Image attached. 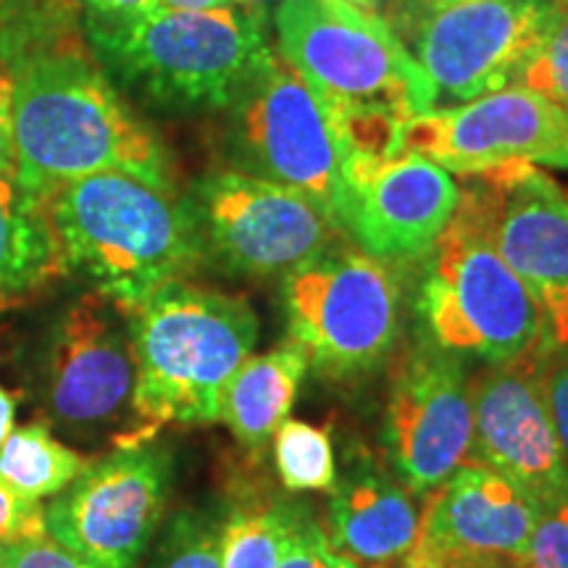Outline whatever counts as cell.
<instances>
[{
    "mask_svg": "<svg viewBox=\"0 0 568 568\" xmlns=\"http://www.w3.org/2000/svg\"><path fill=\"white\" fill-rule=\"evenodd\" d=\"M9 69L21 182L48 193L90 174L126 172L176 190L172 153L88 51L74 9L53 19Z\"/></svg>",
    "mask_w": 568,
    "mask_h": 568,
    "instance_id": "obj_1",
    "label": "cell"
},
{
    "mask_svg": "<svg viewBox=\"0 0 568 568\" xmlns=\"http://www.w3.org/2000/svg\"><path fill=\"white\" fill-rule=\"evenodd\" d=\"M272 21L280 59L314 90L347 153H400L403 126L432 111V88L385 17L345 0H282Z\"/></svg>",
    "mask_w": 568,
    "mask_h": 568,
    "instance_id": "obj_2",
    "label": "cell"
},
{
    "mask_svg": "<svg viewBox=\"0 0 568 568\" xmlns=\"http://www.w3.org/2000/svg\"><path fill=\"white\" fill-rule=\"evenodd\" d=\"M45 195L69 272H80L124 316L203 264L193 213L176 190L101 172Z\"/></svg>",
    "mask_w": 568,
    "mask_h": 568,
    "instance_id": "obj_3",
    "label": "cell"
},
{
    "mask_svg": "<svg viewBox=\"0 0 568 568\" xmlns=\"http://www.w3.org/2000/svg\"><path fill=\"white\" fill-rule=\"evenodd\" d=\"M132 408L138 445L163 426H209L222 418L226 385L253 355L258 316L240 295L187 280L163 284L130 316Z\"/></svg>",
    "mask_w": 568,
    "mask_h": 568,
    "instance_id": "obj_4",
    "label": "cell"
},
{
    "mask_svg": "<svg viewBox=\"0 0 568 568\" xmlns=\"http://www.w3.org/2000/svg\"><path fill=\"white\" fill-rule=\"evenodd\" d=\"M113 77L155 109L230 111L274 63L266 27L237 6L216 11L153 9L122 24H88Z\"/></svg>",
    "mask_w": 568,
    "mask_h": 568,
    "instance_id": "obj_5",
    "label": "cell"
},
{
    "mask_svg": "<svg viewBox=\"0 0 568 568\" xmlns=\"http://www.w3.org/2000/svg\"><path fill=\"white\" fill-rule=\"evenodd\" d=\"M414 305L424 339L458 358L495 366L542 351L535 301L464 209L418 261Z\"/></svg>",
    "mask_w": 568,
    "mask_h": 568,
    "instance_id": "obj_6",
    "label": "cell"
},
{
    "mask_svg": "<svg viewBox=\"0 0 568 568\" xmlns=\"http://www.w3.org/2000/svg\"><path fill=\"white\" fill-rule=\"evenodd\" d=\"M287 332L308 368L347 382L372 374L400 339V284L395 268L335 243L282 280Z\"/></svg>",
    "mask_w": 568,
    "mask_h": 568,
    "instance_id": "obj_7",
    "label": "cell"
},
{
    "mask_svg": "<svg viewBox=\"0 0 568 568\" xmlns=\"http://www.w3.org/2000/svg\"><path fill=\"white\" fill-rule=\"evenodd\" d=\"M458 209L477 222L542 318V353L568 358V187L535 163L458 176Z\"/></svg>",
    "mask_w": 568,
    "mask_h": 568,
    "instance_id": "obj_8",
    "label": "cell"
},
{
    "mask_svg": "<svg viewBox=\"0 0 568 568\" xmlns=\"http://www.w3.org/2000/svg\"><path fill=\"white\" fill-rule=\"evenodd\" d=\"M184 201L201 237L203 264L240 280H284L339 243V230L314 201L234 169L197 180Z\"/></svg>",
    "mask_w": 568,
    "mask_h": 568,
    "instance_id": "obj_9",
    "label": "cell"
},
{
    "mask_svg": "<svg viewBox=\"0 0 568 568\" xmlns=\"http://www.w3.org/2000/svg\"><path fill=\"white\" fill-rule=\"evenodd\" d=\"M226 113V153L234 172L295 190L337 226L347 145L303 77L276 55Z\"/></svg>",
    "mask_w": 568,
    "mask_h": 568,
    "instance_id": "obj_10",
    "label": "cell"
},
{
    "mask_svg": "<svg viewBox=\"0 0 568 568\" xmlns=\"http://www.w3.org/2000/svg\"><path fill=\"white\" fill-rule=\"evenodd\" d=\"M552 13L556 0H466L416 21L400 40L429 80L432 111L521 82Z\"/></svg>",
    "mask_w": 568,
    "mask_h": 568,
    "instance_id": "obj_11",
    "label": "cell"
},
{
    "mask_svg": "<svg viewBox=\"0 0 568 568\" xmlns=\"http://www.w3.org/2000/svg\"><path fill=\"white\" fill-rule=\"evenodd\" d=\"M169 481L172 458L153 439L116 447L48 503V535L95 568H134L163 518Z\"/></svg>",
    "mask_w": 568,
    "mask_h": 568,
    "instance_id": "obj_12",
    "label": "cell"
},
{
    "mask_svg": "<svg viewBox=\"0 0 568 568\" xmlns=\"http://www.w3.org/2000/svg\"><path fill=\"white\" fill-rule=\"evenodd\" d=\"M134 379L130 316L95 290L77 297L55 324L48 347L45 408L51 424L77 435L124 424L116 447L138 445Z\"/></svg>",
    "mask_w": 568,
    "mask_h": 568,
    "instance_id": "obj_13",
    "label": "cell"
},
{
    "mask_svg": "<svg viewBox=\"0 0 568 568\" xmlns=\"http://www.w3.org/2000/svg\"><path fill=\"white\" fill-rule=\"evenodd\" d=\"M458 182L424 155L347 153L337 226L389 268L414 266L458 209Z\"/></svg>",
    "mask_w": 568,
    "mask_h": 568,
    "instance_id": "obj_14",
    "label": "cell"
},
{
    "mask_svg": "<svg viewBox=\"0 0 568 568\" xmlns=\"http://www.w3.org/2000/svg\"><path fill=\"white\" fill-rule=\"evenodd\" d=\"M471 382L458 355L422 339L397 361L385 410V447L395 477L414 495L443 487L471 456Z\"/></svg>",
    "mask_w": 568,
    "mask_h": 568,
    "instance_id": "obj_15",
    "label": "cell"
},
{
    "mask_svg": "<svg viewBox=\"0 0 568 568\" xmlns=\"http://www.w3.org/2000/svg\"><path fill=\"white\" fill-rule=\"evenodd\" d=\"M397 145L453 176L516 161L568 172V111L524 84H510L410 119Z\"/></svg>",
    "mask_w": 568,
    "mask_h": 568,
    "instance_id": "obj_16",
    "label": "cell"
},
{
    "mask_svg": "<svg viewBox=\"0 0 568 568\" xmlns=\"http://www.w3.org/2000/svg\"><path fill=\"white\" fill-rule=\"evenodd\" d=\"M550 361L542 351H531L489 366L471 382V460L506 477L539 510L568 495V466L545 397Z\"/></svg>",
    "mask_w": 568,
    "mask_h": 568,
    "instance_id": "obj_17",
    "label": "cell"
},
{
    "mask_svg": "<svg viewBox=\"0 0 568 568\" xmlns=\"http://www.w3.org/2000/svg\"><path fill=\"white\" fill-rule=\"evenodd\" d=\"M539 506L479 460H466L450 479L426 495L422 527L406 558L426 568L485 560L527 566Z\"/></svg>",
    "mask_w": 568,
    "mask_h": 568,
    "instance_id": "obj_18",
    "label": "cell"
},
{
    "mask_svg": "<svg viewBox=\"0 0 568 568\" xmlns=\"http://www.w3.org/2000/svg\"><path fill=\"white\" fill-rule=\"evenodd\" d=\"M414 493L368 456L335 481L326 508V537L335 548L366 568L400 564L414 548L422 508Z\"/></svg>",
    "mask_w": 568,
    "mask_h": 568,
    "instance_id": "obj_19",
    "label": "cell"
},
{
    "mask_svg": "<svg viewBox=\"0 0 568 568\" xmlns=\"http://www.w3.org/2000/svg\"><path fill=\"white\" fill-rule=\"evenodd\" d=\"M67 274L48 195L0 172V303H21Z\"/></svg>",
    "mask_w": 568,
    "mask_h": 568,
    "instance_id": "obj_20",
    "label": "cell"
},
{
    "mask_svg": "<svg viewBox=\"0 0 568 568\" xmlns=\"http://www.w3.org/2000/svg\"><path fill=\"white\" fill-rule=\"evenodd\" d=\"M305 372L308 358L293 339L251 355L226 385L219 422L232 432L240 447L261 456L272 445L274 432L290 418Z\"/></svg>",
    "mask_w": 568,
    "mask_h": 568,
    "instance_id": "obj_21",
    "label": "cell"
},
{
    "mask_svg": "<svg viewBox=\"0 0 568 568\" xmlns=\"http://www.w3.org/2000/svg\"><path fill=\"white\" fill-rule=\"evenodd\" d=\"M311 524V508L290 497L234 508L219 524L222 568H274Z\"/></svg>",
    "mask_w": 568,
    "mask_h": 568,
    "instance_id": "obj_22",
    "label": "cell"
},
{
    "mask_svg": "<svg viewBox=\"0 0 568 568\" xmlns=\"http://www.w3.org/2000/svg\"><path fill=\"white\" fill-rule=\"evenodd\" d=\"M88 466L90 458L53 437L51 424L19 426L0 445V481L32 503L63 493Z\"/></svg>",
    "mask_w": 568,
    "mask_h": 568,
    "instance_id": "obj_23",
    "label": "cell"
},
{
    "mask_svg": "<svg viewBox=\"0 0 568 568\" xmlns=\"http://www.w3.org/2000/svg\"><path fill=\"white\" fill-rule=\"evenodd\" d=\"M274 468L287 493H332L337 481L335 445L329 429L287 418L272 437Z\"/></svg>",
    "mask_w": 568,
    "mask_h": 568,
    "instance_id": "obj_24",
    "label": "cell"
},
{
    "mask_svg": "<svg viewBox=\"0 0 568 568\" xmlns=\"http://www.w3.org/2000/svg\"><path fill=\"white\" fill-rule=\"evenodd\" d=\"M148 568H222L219 524L197 510L176 514Z\"/></svg>",
    "mask_w": 568,
    "mask_h": 568,
    "instance_id": "obj_25",
    "label": "cell"
},
{
    "mask_svg": "<svg viewBox=\"0 0 568 568\" xmlns=\"http://www.w3.org/2000/svg\"><path fill=\"white\" fill-rule=\"evenodd\" d=\"M524 88L539 92L560 109L568 111V11L558 9L552 13L548 30L539 40L535 55L524 69Z\"/></svg>",
    "mask_w": 568,
    "mask_h": 568,
    "instance_id": "obj_26",
    "label": "cell"
},
{
    "mask_svg": "<svg viewBox=\"0 0 568 568\" xmlns=\"http://www.w3.org/2000/svg\"><path fill=\"white\" fill-rule=\"evenodd\" d=\"M71 9V0H0V63H9Z\"/></svg>",
    "mask_w": 568,
    "mask_h": 568,
    "instance_id": "obj_27",
    "label": "cell"
},
{
    "mask_svg": "<svg viewBox=\"0 0 568 568\" xmlns=\"http://www.w3.org/2000/svg\"><path fill=\"white\" fill-rule=\"evenodd\" d=\"M529 568H568V495L539 510L529 542Z\"/></svg>",
    "mask_w": 568,
    "mask_h": 568,
    "instance_id": "obj_28",
    "label": "cell"
},
{
    "mask_svg": "<svg viewBox=\"0 0 568 568\" xmlns=\"http://www.w3.org/2000/svg\"><path fill=\"white\" fill-rule=\"evenodd\" d=\"M0 548H3L6 568H95L77 552L63 548L61 542H55L48 531L38 537L13 539Z\"/></svg>",
    "mask_w": 568,
    "mask_h": 568,
    "instance_id": "obj_29",
    "label": "cell"
},
{
    "mask_svg": "<svg viewBox=\"0 0 568 568\" xmlns=\"http://www.w3.org/2000/svg\"><path fill=\"white\" fill-rule=\"evenodd\" d=\"M45 508L27 500L0 481V545L21 537L45 535Z\"/></svg>",
    "mask_w": 568,
    "mask_h": 568,
    "instance_id": "obj_30",
    "label": "cell"
},
{
    "mask_svg": "<svg viewBox=\"0 0 568 568\" xmlns=\"http://www.w3.org/2000/svg\"><path fill=\"white\" fill-rule=\"evenodd\" d=\"M274 568H361L329 542L322 524H311Z\"/></svg>",
    "mask_w": 568,
    "mask_h": 568,
    "instance_id": "obj_31",
    "label": "cell"
},
{
    "mask_svg": "<svg viewBox=\"0 0 568 568\" xmlns=\"http://www.w3.org/2000/svg\"><path fill=\"white\" fill-rule=\"evenodd\" d=\"M545 397L568 466V358L550 361L545 368Z\"/></svg>",
    "mask_w": 568,
    "mask_h": 568,
    "instance_id": "obj_32",
    "label": "cell"
},
{
    "mask_svg": "<svg viewBox=\"0 0 568 568\" xmlns=\"http://www.w3.org/2000/svg\"><path fill=\"white\" fill-rule=\"evenodd\" d=\"M456 3H466V0H385L382 6V17L393 30L397 32V38H403L416 21H422L429 13L443 11L447 6Z\"/></svg>",
    "mask_w": 568,
    "mask_h": 568,
    "instance_id": "obj_33",
    "label": "cell"
},
{
    "mask_svg": "<svg viewBox=\"0 0 568 568\" xmlns=\"http://www.w3.org/2000/svg\"><path fill=\"white\" fill-rule=\"evenodd\" d=\"M0 172L17 174L13 153V80L11 69L0 63Z\"/></svg>",
    "mask_w": 568,
    "mask_h": 568,
    "instance_id": "obj_34",
    "label": "cell"
},
{
    "mask_svg": "<svg viewBox=\"0 0 568 568\" xmlns=\"http://www.w3.org/2000/svg\"><path fill=\"white\" fill-rule=\"evenodd\" d=\"M88 24H122L155 9V0H82Z\"/></svg>",
    "mask_w": 568,
    "mask_h": 568,
    "instance_id": "obj_35",
    "label": "cell"
},
{
    "mask_svg": "<svg viewBox=\"0 0 568 568\" xmlns=\"http://www.w3.org/2000/svg\"><path fill=\"white\" fill-rule=\"evenodd\" d=\"M230 6H234V0H155V9L166 11H216Z\"/></svg>",
    "mask_w": 568,
    "mask_h": 568,
    "instance_id": "obj_36",
    "label": "cell"
},
{
    "mask_svg": "<svg viewBox=\"0 0 568 568\" xmlns=\"http://www.w3.org/2000/svg\"><path fill=\"white\" fill-rule=\"evenodd\" d=\"M240 11L247 13L253 21H258L261 27H266V21L274 17V11L280 9L282 0H234Z\"/></svg>",
    "mask_w": 568,
    "mask_h": 568,
    "instance_id": "obj_37",
    "label": "cell"
},
{
    "mask_svg": "<svg viewBox=\"0 0 568 568\" xmlns=\"http://www.w3.org/2000/svg\"><path fill=\"white\" fill-rule=\"evenodd\" d=\"M13 416H17V400H13L9 389L0 385V445H3V439L11 435Z\"/></svg>",
    "mask_w": 568,
    "mask_h": 568,
    "instance_id": "obj_38",
    "label": "cell"
},
{
    "mask_svg": "<svg viewBox=\"0 0 568 568\" xmlns=\"http://www.w3.org/2000/svg\"><path fill=\"white\" fill-rule=\"evenodd\" d=\"M453 568H529L524 564H510V560H485V564H464Z\"/></svg>",
    "mask_w": 568,
    "mask_h": 568,
    "instance_id": "obj_39",
    "label": "cell"
},
{
    "mask_svg": "<svg viewBox=\"0 0 568 568\" xmlns=\"http://www.w3.org/2000/svg\"><path fill=\"white\" fill-rule=\"evenodd\" d=\"M345 3H351V6H355V9H361V11L379 13V17H382V6H385V0H345Z\"/></svg>",
    "mask_w": 568,
    "mask_h": 568,
    "instance_id": "obj_40",
    "label": "cell"
},
{
    "mask_svg": "<svg viewBox=\"0 0 568 568\" xmlns=\"http://www.w3.org/2000/svg\"><path fill=\"white\" fill-rule=\"evenodd\" d=\"M400 568H426V566L416 564V560H410V558H403V560H400Z\"/></svg>",
    "mask_w": 568,
    "mask_h": 568,
    "instance_id": "obj_41",
    "label": "cell"
},
{
    "mask_svg": "<svg viewBox=\"0 0 568 568\" xmlns=\"http://www.w3.org/2000/svg\"><path fill=\"white\" fill-rule=\"evenodd\" d=\"M556 6H558V9H566L568 11V0H556Z\"/></svg>",
    "mask_w": 568,
    "mask_h": 568,
    "instance_id": "obj_42",
    "label": "cell"
},
{
    "mask_svg": "<svg viewBox=\"0 0 568 568\" xmlns=\"http://www.w3.org/2000/svg\"><path fill=\"white\" fill-rule=\"evenodd\" d=\"M0 568H6V558H3V548H0Z\"/></svg>",
    "mask_w": 568,
    "mask_h": 568,
    "instance_id": "obj_43",
    "label": "cell"
},
{
    "mask_svg": "<svg viewBox=\"0 0 568 568\" xmlns=\"http://www.w3.org/2000/svg\"><path fill=\"white\" fill-rule=\"evenodd\" d=\"M0 308H3V303H0Z\"/></svg>",
    "mask_w": 568,
    "mask_h": 568,
    "instance_id": "obj_44",
    "label": "cell"
}]
</instances>
